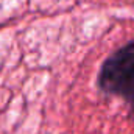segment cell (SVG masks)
I'll list each match as a JSON object with an SVG mask.
<instances>
[{
  "mask_svg": "<svg viewBox=\"0 0 134 134\" xmlns=\"http://www.w3.org/2000/svg\"><path fill=\"white\" fill-rule=\"evenodd\" d=\"M100 91L134 112V39L117 48L100 69Z\"/></svg>",
  "mask_w": 134,
  "mask_h": 134,
  "instance_id": "6da1fadb",
  "label": "cell"
}]
</instances>
